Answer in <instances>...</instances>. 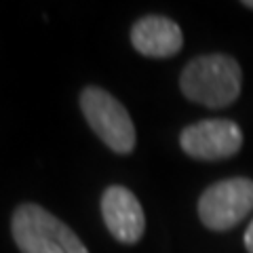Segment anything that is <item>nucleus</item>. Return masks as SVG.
<instances>
[{"instance_id":"obj_1","label":"nucleus","mask_w":253,"mask_h":253,"mask_svg":"<svg viewBox=\"0 0 253 253\" xmlns=\"http://www.w3.org/2000/svg\"><path fill=\"white\" fill-rule=\"evenodd\" d=\"M243 70L230 55H201L181 70L179 89L190 101L207 108H226L241 95Z\"/></svg>"},{"instance_id":"obj_2","label":"nucleus","mask_w":253,"mask_h":253,"mask_svg":"<svg viewBox=\"0 0 253 253\" xmlns=\"http://www.w3.org/2000/svg\"><path fill=\"white\" fill-rule=\"evenodd\" d=\"M11 234L21 253H89L66 221L36 203H23L13 211Z\"/></svg>"},{"instance_id":"obj_3","label":"nucleus","mask_w":253,"mask_h":253,"mask_svg":"<svg viewBox=\"0 0 253 253\" xmlns=\"http://www.w3.org/2000/svg\"><path fill=\"white\" fill-rule=\"evenodd\" d=\"M81 110L86 125L116 154H131L135 148V126L126 108L101 86H84L81 91Z\"/></svg>"},{"instance_id":"obj_4","label":"nucleus","mask_w":253,"mask_h":253,"mask_svg":"<svg viewBox=\"0 0 253 253\" xmlns=\"http://www.w3.org/2000/svg\"><path fill=\"white\" fill-rule=\"evenodd\" d=\"M249 211H253V181L247 177L215 181L199 199V217L205 228L215 232L232 230Z\"/></svg>"},{"instance_id":"obj_5","label":"nucleus","mask_w":253,"mask_h":253,"mask_svg":"<svg viewBox=\"0 0 253 253\" xmlns=\"http://www.w3.org/2000/svg\"><path fill=\"white\" fill-rule=\"evenodd\" d=\"M179 146L196 161H224L241 150L243 131L226 118H209L186 126L179 135Z\"/></svg>"},{"instance_id":"obj_6","label":"nucleus","mask_w":253,"mask_h":253,"mask_svg":"<svg viewBox=\"0 0 253 253\" xmlns=\"http://www.w3.org/2000/svg\"><path fill=\"white\" fill-rule=\"evenodd\" d=\"M101 217L118 243L135 245L146 232V215L137 196L125 186H110L101 194Z\"/></svg>"},{"instance_id":"obj_7","label":"nucleus","mask_w":253,"mask_h":253,"mask_svg":"<svg viewBox=\"0 0 253 253\" xmlns=\"http://www.w3.org/2000/svg\"><path fill=\"white\" fill-rule=\"evenodd\" d=\"M131 44L146 57L167 59L181 51L184 34L177 23L165 15H146L133 23Z\"/></svg>"},{"instance_id":"obj_8","label":"nucleus","mask_w":253,"mask_h":253,"mask_svg":"<svg viewBox=\"0 0 253 253\" xmlns=\"http://www.w3.org/2000/svg\"><path fill=\"white\" fill-rule=\"evenodd\" d=\"M245 247H247L249 253H253V219L247 228V232H245Z\"/></svg>"},{"instance_id":"obj_9","label":"nucleus","mask_w":253,"mask_h":253,"mask_svg":"<svg viewBox=\"0 0 253 253\" xmlns=\"http://www.w3.org/2000/svg\"><path fill=\"white\" fill-rule=\"evenodd\" d=\"M245 6H247V9H253V0H245V2H243Z\"/></svg>"}]
</instances>
